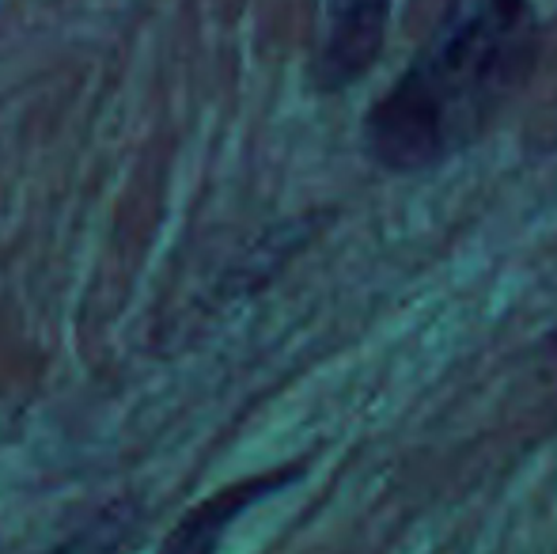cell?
I'll list each match as a JSON object with an SVG mask.
<instances>
[{"instance_id": "6da1fadb", "label": "cell", "mask_w": 557, "mask_h": 554, "mask_svg": "<svg viewBox=\"0 0 557 554\" xmlns=\"http://www.w3.org/2000/svg\"><path fill=\"white\" fill-rule=\"evenodd\" d=\"M539 50L535 0H447L413 61L360 122L368 160L387 175L451 163L520 96Z\"/></svg>"}, {"instance_id": "3957f363", "label": "cell", "mask_w": 557, "mask_h": 554, "mask_svg": "<svg viewBox=\"0 0 557 554\" xmlns=\"http://www.w3.org/2000/svg\"><path fill=\"white\" fill-rule=\"evenodd\" d=\"M304 475V464H293V467H277V471H265V475H255V479H243L235 487L221 490L216 497L201 502L175 532L168 535L163 547L171 551H213L221 543V535L232 528L235 517L250 509V505L265 502V497L281 494L285 487H293L296 479Z\"/></svg>"}, {"instance_id": "7a4b0ae2", "label": "cell", "mask_w": 557, "mask_h": 554, "mask_svg": "<svg viewBox=\"0 0 557 554\" xmlns=\"http://www.w3.org/2000/svg\"><path fill=\"white\" fill-rule=\"evenodd\" d=\"M395 0H323L311 76L323 96L352 88L387 46Z\"/></svg>"}, {"instance_id": "277c9868", "label": "cell", "mask_w": 557, "mask_h": 554, "mask_svg": "<svg viewBox=\"0 0 557 554\" xmlns=\"http://www.w3.org/2000/svg\"><path fill=\"white\" fill-rule=\"evenodd\" d=\"M546 349H550V354L557 357V331L550 334V338H546Z\"/></svg>"}]
</instances>
